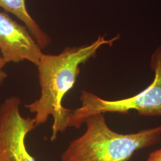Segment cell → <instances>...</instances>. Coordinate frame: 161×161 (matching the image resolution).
I'll return each mask as SVG.
<instances>
[{
  "label": "cell",
  "instance_id": "6da1fadb",
  "mask_svg": "<svg viewBox=\"0 0 161 161\" xmlns=\"http://www.w3.org/2000/svg\"><path fill=\"white\" fill-rule=\"evenodd\" d=\"M119 39V36L106 40L99 36L89 45L67 47L56 55L43 54L37 66L41 88L40 97L25 108L35 114L36 126L53 118L51 140L57 138L58 132L67 128L68 119L72 110L63 106L62 100L72 88L80 74L81 64L94 58L98 50L105 45H112Z\"/></svg>",
  "mask_w": 161,
  "mask_h": 161
},
{
  "label": "cell",
  "instance_id": "7a4b0ae2",
  "mask_svg": "<svg viewBox=\"0 0 161 161\" xmlns=\"http://www.w3.org/2000/svg\"><path fill=\"white\" fill-rule=\"evenodd\" d=\"M85 132L72 141L62 161H129L140 150L161 141V125L131 134H120L108 125L104 114L88 118Z\"/></svg>",
  "mask_w": 161,
  "mask_h": 161
},
{
  "label": "cell",
  "instance_id": "3957f363",
  "mask_svg": "<svg viewBox=\"0 0 161 161\" xmlns=\"http://www.w3.org/2000/svg\"><path fill=\"white\" fill-rule=\"evenodd\" d=\"M150 64L155 73L153 82L144 90L131 97L108 100L92 92L82 91L81 105L72 110L68 119V128L78 129L88 118L106 113L127 114L131 110H135L142 116H161V47L152 54Z\"/></svg>",
  "mask_w": 161,
  "mask_h": 161
},
{
  "label": "cell",
  "instance_id": "277c9868",
  "mask_svg": "<svg viewBox=\"0 0 161 161\" xmlns=\"http://www.w3.org/2000/svg\"><path fill=\"white\" fill-rule=\"evenodd\" d=\"M21 103L19 97L12 96L0 106V161H36L28 152L25 138L37 126L34 118L21 115Z\"/></svg>",
  "mask_w": 161,
  "mask_h": 161
},
{
  "label": "cell",
  "instance_id": "5b68a950",
  "mask_svg": "<svg viewBox=\"0 0 161 161\" xmlns=\"http://www.w3.org/2000/svg\"><path fill=\"white\" fill-rule=\"evenodd\" d=\"M26 28L0 12V51L6 64L28 60L39 64L43 53Z\"/></svg>",
  "mask_w": 161,
  "mask_h": 161
},
{
  "label": "cell",
  "instance_id": "8992f818",
  "mask_svg": "<svg viewBox=\"0 0 161 161\" xmlns=\"http://www.w3.org/2000/svg\"><path fill=\"white\" fill-rule=\"evenodd\" d=\"M0 7L14 14L26 25L41 49L46 48L50 44V37L30 16L26 7L25 0H0Z\"/></svg>",
  "mask_w": 161,
  "mask_h": 161
},
{
  "label": "cell",
  "instance_id": "52a82bcc",
  "mask_svg": "<svg viewBox=\"0 0 161 161\" xmlns=\"http://www.w3.org/2000/svg\"><path fill=\"white\" fill-rule=\"evenodd\" d=\"M6 64V62L2 56H0V85L4 82V81L7 77V74L3 70V68Z\"/></svg>",
  "mask_w": 161,
  "mask_h": 161
},
{
  "label": "cell",
  "instance_id": "ba28073f",
  "mask_svg": "<svg viewBox=\"0 0 161 161\" xmlns=\"http://www.w3.org/2000/svg\"><path fill=\"white\" fill-rule=\"evenodd\" d=\"M147 161H161V148L152 152Z\"/></svg>",
  "mask_w": 161,
  "mask_h": 161
}]
</instances>
